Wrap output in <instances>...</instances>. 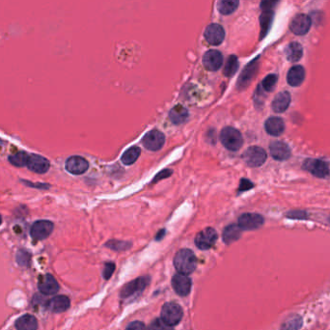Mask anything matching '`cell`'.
I'll use <instances>...</instances> for the list:
<instances>
[{
    "mask_svg": "<svg viewBox=\"0 0 330 330\" xmlns=\"http://www.w3.org/2000/svg\"><path fill=\"white\" fill-rule=\"evenodd\" d=\"M174 265L179 273L188 275L196 268V257L189 249L179 251L174 258Z\"/></svg>",
    "mask_w": 330,
    "mask_h": 330,
    "instance_id": "obj_1",
    "label": "cell"
},
{
    "mask_svg": "<svg viewBox=\"0 0 330 330\" xmlns=\"http://www.w3.org/2000/svg\"><path fill=\"white\" fill-rule=\"evenodd\" d=\"M220 141L226 149L230 151H238L243 144V139L238 130L227 127L220 132Z\"/></svg>",
    "mask_w": 330,
    "mask_h": 330,
    "instance_id": "obj_2",
    "label": "cell"
},
{
    "mask_svg": "<svg viewBox=\"0 0 330 330\" xmlns=\"http://www.w3.org/2000/svg\"><path fill=\"white\" fill-rule=\"evenodd\" d=\"M184 312L182 307L175 302L164 304L161 309V319L169 325H177L183 318Z\"/></svg>",
    "mask_w": 330,
    "mask_h": 330,
    "instance_id": "obj_3",
    "label": "cell"
},
{
    "mask_svg": "<svg viewBox=\"0 0 330 330\" xmlns=\"http://www.w3.org/2000/svg\"><path fill=\"white\" fill-rule=\"evenodd\" d=\"M266 157L267 156L264 149L258 146L249 147L242 155L243 160L251 167L262 166L266 160Z\"/></svg>",
    "mask_w": 330,
    "mask_h": 330,
    "instance_id": "obj_4",
    "label": "cell"
},
{
    "mask_svg": "<svg viewBox=\"0 0 330 330\" xmlns=\"http://www.w3.org/2000/svg\"><path fill=\"white\" fill-rule=\"evenodd\" d=\"M217 240V233L212 228H206L197 234L195 244L201 250H208L211 248Z\"/></svg>",
    "mask_w": 330,
    "mask_h": 330,
    "instance_id": "obj_5",
    "label": "cell"
},
{
    "mask_svg": "<svg viewBox=\"0 0 330 330\" xmlns=\"http://www.w3.org/2000/svg\"><path fill=\"white\" fill-rule=\"evenodd\" d=\"M53 225L50 220H39L32 225L30 229V235L34 240H43L49 238L53 233Z\"/></svg>",
    "mask_w": 330,
    "mask_h": 330,
    "instance_id": "obj_6",
    "label": "cell"
},
{
    "mask_svg": "<svg viewBox=\"0 0 330 330\" xmlns=\"http://www.w3.org/2000/svg\"><path fill=\"white\" fill-rule=\"evenodd\" d=\"M303 168L317 178H326L329 175L328 165L320 159H306Z\"/></svg>",
    "mask_w": 330,
    "mask_h": 330,
    "instance_id": "obj_7",
    "label": "cell"
},
{
    "mask_svg": "<svg viewBox=\"0 0 330 330\" xmlns=\"http://www.w3.org/2000/svg\"><path fill=\"white\" fill-rule=\"evenodd\" d=\"M264 217L258 213H244L238 218V227L245 231L256 230L264 224Z\"/></svg>",
    "mask_w": 330,
    "mask_h": 330,
    "instance_id": "obj_8",
    "label": "cell"
},
{
    "mask_svg": "<svg viewBox=\"0 0 330 330\" xmlns=\"http://www.w3.org/2000/svg\"><path fill=\"white\" fill-rule=\"evenodd\" d=\"M312 26L311 18L305 14L296 15L290 22V28L295 35H305Z\"/></svg>",
    "mask_w": 330,
    "mask_h": 330,
    "instance_id": "obj_9",
    "label": "cell"
},
{
    "mask_svg": "<svg viewBox=\"0 0 330 330\" xmlns=\"http://www.w3.org/2000/svg\"><path fill=\"white\" fill-rule=\"evenodd\" d=\"M258 68H259V58H256L252 60L250 63L243 69L238 80V88L239 90L245 89L250 84L251 81L257 74Z\"/></svg>",
    "mask_w": 330,
    "mask_h": 330,
    "instance_id": "obj_10",
    "label": "cell"
},
{
    "mask_svg": "<svg viewBox=\"0 0 330 330\" xmlns=\"http://www.w3.org/2000/svg\"><path fill=\"white\" fill-rule=\"evenodd\" d=\"M164 134L159 131H151L142 139V144L150 151H159L164 145Z\"/></svg>",
    "mask_w": 330,
    "mask_h": 330,
    "instance_id": "obj_11",
    "label": "cell"
},
{
    "mask_svg": "<svg viewBox=\"0 0 330 330\" xmlns=\"http://www.w3.org/2000/svg\"><path fill=\"white\" fill-rule=\"evenodd\" d=\"M204 37L211 46H219L224 41V28L220 25L211 24L206 28Z\"/></svg>",
    "mask_w": 330,
    "mask_h": 330,
    "instance_id": "obj_12",
    "label": "cell"
},
{
    "mask_svg": "<svg viewBox=\"0 0 330 330\" xmlns=\"http://www.w3.org/2000/svg\"><path fill=\"white\" fill-rule=\"evenodd\" d=\"M27 168L30 171L37 173V174H45L50 170L51 163L49 159L42 157L40 155H29V158L27 160Z\"/></svg>",
    "mask_w": 330,
    "mask_h": 330,
    "instance_id": "obj_13",
    "label": "cell"
},
{
    "mask_svg": "<svg viewBox=\"0 0 330 330\" xmlns=\"http://www.w3.org/2000/svg\"><path fill=\"white\" fill-rule=\"evenodd\" d=\"M222 64L223 55L218 51H209L203 56V65L209 71L215 72L221 68Z\"/></svg>",
    "mask_w": 330,
    "mask_h": 330,
    "instance_id": "obj_14",
    "label": "cell"
},
{
    "mask_svg": "<svg viewBox=\"0 0 330 330\" xmlns=\"http://www.w3.org/2000/svg\"><path fill=\"white\" fill-rule=\"evenodd\" d=\"M172 286L179 295L185 296L191 290V279L185 274L177 273L172 278Z\"/></svg>",
    "mask_w": 330,
    "mask_h": 330,
    "instance_id": "obj_15",
    "label": "cell"
},
{
    "mask_svg": "<svg viewBox=\"0 0 330 330\" xmlns=\"http://www.w3.org/2000/svg\"><path fill=\"white\" fill-rule=\"evenodd\" d=\"M65 167L67 171L73 175H81L88 170L89 163L82 157L74 156L67 159Z\"/></svg>",
    "mask_w": 330,
    "mask_h": 330,
    "instance_id": "obj_16",
    "label": "cell"
},
{
    "mask_svg": "<svg viewBox=\"0 0 330 330\" xmlns=\"http://www.w3.org/2000/svg\"><path fill=\"white\" fill-rule=\"evenodd\" d=\"M271 157L276 160H286L290 159V149L289 146L282 141H274L269 145Z\"/></svg>",
    "mask_w": 330,
    "mask_h": 330,
    "instance_id": "obj_17",
    "label": "cell"
},
{
    "mask_svg": "<svg viewBox=\"0 0 330 330\" xmlns=\"http://www.w3.org/2000/svg\"><path fill=\"white\" fill-rule=\"evenodd\" d=\"M149 282H150V279L148 277L137 278L134 281H132L125 286V288L122 290L121 295L123 297H129L136 292L142 291L147 287Z\"/></svg>",
    "mask_w": 330,
    "mask_h": 330,
    "instance_id": "obj_18",
    "label": "cell"
},
{
    "mask_svg": "<svg viewBox=\"0 0 330 330\" xmlns=\"http://www.w3.org/2000/svg\"><path fill=\"white\" fill-rule=\"evenodd\" d=\"M38 287H39L41 292L44 294H47V295L54 294L59 290V285H58L56 279L51 274H46V275L42 276L39 281Z\"/></svg>",
    "mask_w": 330,
    "mask_h": 330,
    "instance_id": "obj_19",
    "label": "cell"
},
{
    "mask_svg": "<svg viewBox=\"0 0 330 330\" xmlns=\"http://www.w3.org/2000/svg\"><path fill=\"white\" fill-rule=\"evenodd\" d=\"M265 132L272 136H279L285 131V124L279 117H270L264 123Z\"/></svg>",
    "mask_w": 330,
    "mask_h": 330,
    "instance_id": "obj_20",
    "label": "cell"
},
{
    "mask_svg": "<svg viewBox=\"0 0 330 330\" xmlns=\"http://www.w3.org/2000/svg\"><path fill=\"white\" fill-rule=\"evenodd\" d=\"M290 104V93L284 91V92H280L277 94V96L274 98V100L271 104V108L276 113H282L288 109Z\"/></svg>",
    "mask_w": 330,
    "mask_h": 330,
    "instance_id": "obj_21",
    "label": "cell"
},
{
    "mask_svg": "<svg viewBox=\"0 0 330 330\" xmlns=\"http://www.w3.org/2000/svg\"><path fill=\"white\" fill-rule=\"evenodd\" d=\"M305 79V70L302 66L291 67L287 76V81L292 87H297L302 84Z\"/></svg>",
    "mask_w": 330,
    "mask_h": 330,
    "instance_id": "obj_22",
    "label": "cell"
},
{
    "mask_svg": "<svg viewBox=\"0 0 330 330\" xmlns=\"http://www.w3.org/2000/svg\"><path fill=\"white\" fill-rule=\"evenodd\" d=\"M71 301L66 295H57L51 299L49 306L54 313H63L69 309Z\"/></svg>",
    "mask_w": 330,
    "mask_h": 330,
    "instance_id": "obj_23",
    "label": "cell"
},
{
    "mask_svg": "<svg viewBox=\"0 0 330 330\" xmlns=\"http://www.w3.org/2000/svg\"><path fill=\"white\" fill-rule=\"evenodd\" d=\"M285 54L287 59L290 62H297L301 59L303 55V49L302 46L299 43L292 42L288 45V47L285 50Z\"/></svg>",
    "mask_w": 330,
    "mask_h": 330,
    "instance_id": "obj_24",
    "label": "cell"
},
{
    "mask_svg": "<svg viewBox=\"0 0 330 330\" xmlns=\"http://www.w3.org/2000/svg\"><path fill=\"white\" fill-rule=\"evenodd\" d=\"M169 118L175 125H181L188 118V111L185 106L178 105L174 106L169 112Z\"/></svg>",
    "mask_w": 330,
    "mask_h": 330,
    "instance_id": "obj_25",
    "label": "cell"
},
{
    "mask_svg": "<svg viewBox=\"0 0 330 330\" xmlns=\"http://www.w3.org/2000/svg\"><path fill=\"white\" fill-rule=\"evenodd\" d=\"M16 328L17 330H37L38 321L34 316L27 314L18 318L16 321Z\"/></svg>",
    "mask_w": 330,
    "mask_h": 330,
    "instance_id": "obj_26",
    "label": "cell"
},
{
    "mask_svg": "<svg viewBox=\"0 0 330 330\" xmlns=\"http://www.w3.org/2000/svg\"><path fill=\"white\" fill-rule=\"evenodd\" d=\"M240 232L241 229L238 227V225L231 224L226 227L222 234V238L225 243H232L240 238Z\"/></svg>",
    "mask_w": 330,
    "mask_h": 330,
    "instance_id": "obj_27",
    "label": "cell"
},
{
    "mask_svg": "<svg viewBox=\"0 0 330 330\" xmlns=\"http://www.w3.org/2000/svg\"><path fill=\"white\" fill-rule=\"evenodd\" d=\"M302 317L299 315H291L283 321L281 330H299L302 327Z\"/></svg>",
    "mask_w": 330,
    "mask_h": 330,
    "instance_id": "obj_28",
    "label": "cell"
},
{
    "mask_svg": "<svg viewBox=\"0 0 330 330\" xmlns=\"http://www.w3.org/2000/svg\"><path fill=\"white\" fill-rule=\"evenodd\" d=\"M239 0H218V11L227 16L234 13L238 9Z\"/></svg>",
    "mask_w": 330,
    "mask_h": 330,
    "instance_id": "obj_29",
    "label": "cell"
},
{
    "mask_svg": "<svg viewBox=\"0 0 330 330\" xmlns=\"http://www.w3.org/2000/svg\"><path fill=\"white\" fill-rule=\"evenodd\" d=\"M273 20V11H263V13L260 17V24H261V39H263L264 36L267 34L271 23Z\"/></svg>",
    "mask_w": 330,
    "mask_h": 330,
    "instance_id": "obj_30",
    "label": "cell"
},
{
    "mask_svg": "<svg viewBox=\"0 0 330 330\" xmlns=\"http://www.w3.org/2000/svg\"><path fill=\"white\" fill-rule=\"evenodd\" d=\"M141 150L138 147H132L127 150L122 156V162L125 165H132L139 158Z\"/></svg>",
    "mask_w": 330,
    "mask_h": 330,
    "instance_id": "obj_31",
    "label": "cell"
},
{
    "mask_svg": "<svg viewBox=\"0 0 330 330\" xmlns=\"http://www.w3.org/2000/svg\"><path fill=\"white\" fill-rule=\"evenodd\" d=\"M238 69V60L237 56L235 55H230L227 59V62L225 64L224 70H223V74L225 77L231 78L233 77Z\"/></svg>",
    "mask_w": 330,
    "mask_h": 330,
    "instance_id": "obj_32",
    "label": "cell"
},
{
    "mask_svg": "<svg viewBox=\"0 0 330 330\" xmlns=\"http://www.w3.org/2000/svg\"><path fill=\"white\" fill-rule=\"evenodd\" d=\"M28 158L29 155L27 152H18L9 157V162L16 167H25L27 166Z\"/></svg>",
    "mask_w": 330,
    "mask_h": 330,
    "instance_id": "obj_33",
    "label": "cell"
},
{
    "mask_svg": "<svg viewBox=\"0 0 330 330\" xmlns=\"http://www.w3.org/2000/svg\"><path fill=\"white\" fill-rule=\"evenodd\" d=\"M276 82H277V76L276 75H268L263 80L262 87H263L264 91L270 92L274 89V87L276 85Z\"/></svg>",
    "mask_w": 330,
    "mask_h": 330,
    "instance_id": "obj_34",
    "label": "cell"
},
{
    "mask_svg": "<svg viewBox=\"0 0 330 330\" xmlns=\"http://www.w3.org/2000/svg\"><path fill=\"white\" fill-rule=\"evenodd\" d=\"M149 330H173V327L168 323H166L163 319L156 318L150 324Z\"/></svg>",
    "mask_w": 330,
    "mask_h": 330,
    "instance_id": "obj_35",
    "label": "cell"
},
{
    "mask_svg": "<svg viewBox=\"0 0 330 330\" xmlns=\"http://www.w3.org/2000/svg\"><path fill=\"white\" fill-rule=\"evenodd\" d=\"M106 246H107V247H110V248H112V249H114V250L121 251L128 249V248L131 246V244L128 243V242H126V241L110 240V241H108V242L106 243Z\"/></svg>",
    "mask_w": 330,
    "mask_h": 330,
    "instance_id": "obj_36",
    "label": "cell"
},
{
    "mask_svg": "<svg viewBox=\"0 0 330 330\" xmlns=\"http://www.w3.org/2000/svg\"><path fill=\"white\" fill-rule=\"evenodd\" d=\"M17 261L21 265L27 266L29 264V261H30L29 253L25 250L19 251L18 255H17Z\"/></svg>",
    "mask_w": 330,
    "mask_h": 330,
    "instance_id": "obj_37",
    "label": "cell"
},
{
    "mask_svg": "<svg viewBox=\"0 0 330 330\" xmlns=\"http://www.w3.org/2000/svg\"><path fill=\"white\" fill-rule=\"evenodd\" d=\"M278 0H262L261 2V9L263 11H269L272 10L273 6L277 3Z\"/></svg>",
    "mask_w": 330,
    "mask_h": 330,
    "instance_id": "obj_38",
    "label": "cell"
},
{
    "mask_svg": "<svg viewBox=\"0 0 330 330\" xmlns=\"http://www.w3.org/2000/svg\"><path fill=\"white\" fill-rule=\"evenodd\" d=\"M114 270H115V264L113 263H107L105 265V269H104V273H103L104 277L106 279H109L113 274Z\"/></svg>",
    "mask_w": 330,
    "mask_h": 330,
    "instance_id": "obj_39",
    "label": "cell"
},
{
    "mask_svg": "<svg viewBox=\"0 0 330 330\" xmlns=\"http://www.w3.org/2000/svg\"><path fill=\"white\" fill-rule=\"evenodd\" d=\"M287 216L291 219H305L307 217V214L302 211H290Z\"/></svg>",
    "mask_w": 330,
    "mask_h": 330,
    "instance_id": "obj_40",
    "label": "cell"
},
{
    "mask_svg": "<svg viewBox=\"0 0 330 330\" xmlns=\"http://www.w3.org/2000/svg\"><path fill=\"white\" fill-rule=\"evenodd\" d=\"M127 330H149L147 328L145 324L141 321H133V322H131L128 327H127Z\"/></svg>",
    "mask_w": 330,
    "mask_h": 330,
    "instance_id": "obj_41",
    "label": "cell"
},
{
    "mask_svg": "<svg viewBox=\"0 0 330 330\" xmlns=\"http://www.w3.org/2000/svg\"><path fill=\"white\" fill-rule=\"evenodd\" d=\"M22 183H24L25 185H27V186H30V187H34V188H38V189H49L50 187V185H47V184H33L31 182H27L26 180H22Z\"/></svg>",
    "mask_w": 330,
    "mask_h": 330,
    "instance_id": "obj_42",
    "label": "cell"
},
{
    "mask_svg": "<svg viewBox=\"0 0 330 330\" xmlns=\"http://www.w3.org/2000/svg\"><path fill=\"white\" fill-rule=\"evenodd\" d=\"M251 187H253V184L249 182L248 180H241L240 182V185H239V191H245V190H248L250 189Z\"/></svg>",
    "mask_w": 330,
    "mask_h": 330,
    "instance_id": "obj_43",
    "label": "cell"
},
{
    "mask_svg": "<svg viewBox=\"0 0 330 330\" xmlns=\"http://www.w3.org/2000/svg\"><path fill=\"white\" fill-rule=\"evenodd\" d=\"M171 174L172 171L171 170H169V169H166V170H163V171L160 172V173H159V175L154 179V183L155 182H158V181L161 180V179H164V178L169 177Z\"/></svg>",
    "mask_w": 330,
    "mask_h": 330,
    "instance_id": "obj_44",
    "label": "cell"
},
{
    "mask_svg": "<svg viewBox=\"0 0 330 330\" xmlns=\"http://www.w3.org/2000/svg\"><path fill=\"white\" fill-rule=\"evenodd\" d=\"M165 233V231L164 230H161L160 232L159 233V236H157V239H160L161 238V237L163 236V234Z\"/></svg>",
    "mask_w": 330,
    "mask_h": 330,
    "instance_id": "obj_45",
    "label": "cell"
},
{
    "mask_svg": "<svg viewBox=\"0 0 330 330\" xmlns=\"http://www.w3.org/2000/svg\"><path fill=\"white\" fill-rule=\"evenodd\" d=\"M2 224V217H1V215H0V225Z\"/></svg>",
    "mask_w": 330,
    "mask_h": 330,
    "instance_id": "obj_46",
    "label": "cell"
}]
</instances>
